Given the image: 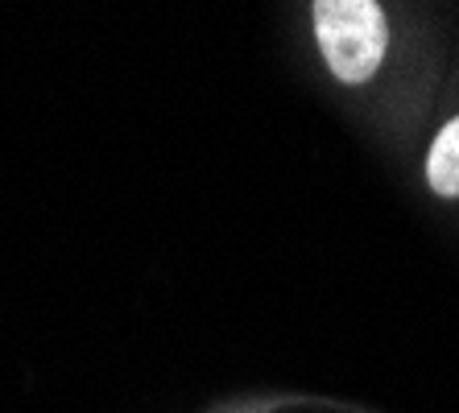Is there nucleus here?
Instances as JSON below:
<instances>
[{
    "mask_svg": "<svg viewBox=\"0 0 459 413\" xmlns=\"http://www.w3.org/2000/svg\"><path fill=\"white\" fill-rule=\"evenodd\" d=\"M427 178L435 194L459 199V116L438 133L435 149H430V158H427Z\"/></svg>",
    "mask_w": 459,
    "mask_h": 413,
    "instance_id": "nucleus-2",
    "label": "nucleus"
},
{
    "mask_svg": "<svg viewBox=\"0 0 459 413\" xmlns=\"http://www.w3.org/2000/svg\"><path fill=\"white\" fill-rule=\"evenodd\" d=\"M315 33L323 58L343 83H364L381 66L389 30L377 0H315Z\"/></svg>",
    "mask_w": 459,
    "mask_h": 413,
    "instance_id": "nucleus-1",
    "label": "nucleus"
}]
</instances>
